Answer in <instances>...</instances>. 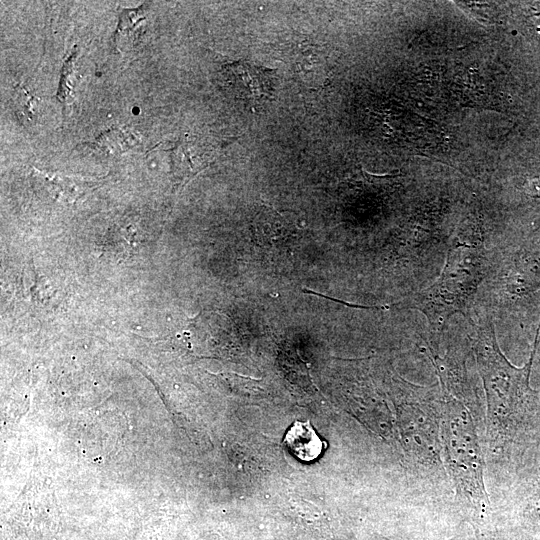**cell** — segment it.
Returning <instances> with one entry per match:
<instances>
[{"instance_id": "4", "label": "cell", "mask_w": 540, "mask_h": 540, "mask_svg": "<svg viewBox=\"0 0 540 540\" xmlns=\"http://www.w3.org/2000/svg\"><path fill=\"white\" fill-rule=\"evenodd\" d=\"M221 76L229 92L253 109L262 107L273 98L275 70L237 60L223 66Z\"/></svg>"}, {"instance_id": "12", "label": "cell", "mask_w": 540, "mask_h": 540, "mask_svg": "<svg viewBox=\"0 0 540 540\" xmlns=\"http://www.w3.org/2000/svg\"><path fill=\"white\" fill-rule=\"evenodd\" d=\"M73 56L74 54H71L69 59L66 60V62L63 65L62 73H61V80L59 83V89H58V98L63 102L67 103L68 98L70 97L71 88L69 82L71 79L76 80L75 71L73 70Z\"/></svg>"}, {"instance_id": "10", "label": "cell", "mask_w": 540, "mask_h": 540, "mask_svg": "<svg viewBox=\"0 0 540 540\" xmlns=\"http://www.w3.org/2000/svg\"><path fill=\"white\" fill-rule=\"evenodd\" d=\"M326 60L324 53L309 47L297 52L294 67L304 80L324 83L328 72Z\"/></svg>"}, {"instance_id": "11", "label": "cell", "mask_w": 540, "mask_h": 540, "mask_svg": "<svg viewBox=\"0 0 540 540\" xmlns=\"http://www.w3.org/2000/svg\"><path fill=\"white\" fill-rule=\"evenodd\" d=\"M14 102L17 114L24 121H32L37 115L38 98L24 85L18 84L15 88Z\"/></svg>"}, {"instance_id": "13", "label": "cell", "mask_w": 540, "mask_h": 540, "mask_svg": "<svg viewBox=\"0 0 540 540\" xmlns=\"http://www.w3.org/2000/svg\"><path fill=\"white\" fill-rule=\"evenodd\" d=\"M452 540H456V539L454 538V539H452Z\"/></svg>"}, {"instance_id": "2", "label": "cell", "mask_w": 540, "mask_h": 540, "mask_svg": "<svg viewBox=\"0 0 540 540\" xmlns=\"http://www.w3.org/2000/svg\"><path fill=\"white\" fill-rule=\"evenodd\" d=\"M488 270L489 256L479 225L467 218L449 241L446 261L438 279L399 302L398 306L417 310L426 317L430 342L437 349L452 315L460 313L473 322L470 310Z\"/></svg>"}, {"instance_id": "7", "label": "cell", "mask_w": 540, "mask_h": 540, "mask_svg": "<svg viewBox=\"0 0 540 540\" xmlns=\"http://www.w3.org/2000/svg\"><path fill=\"white\" fill-rule=\"evenodd\" d=\"M35 178L39 180L45 188L62 201L72 202L86 194L93 187L99 185L98 180L67 177L62 175H49L40 171H35Z\"/></svg>"}, {"instance_id": "6", "label": "cell", "mask_w": 540, "mask_h": 540, "mask_svg": "<svg viewBox=\"0 0 540 540\" xmlns=\"http://www.w3.org/2000/svg\"><path fill=\"white\" fill-rule=\"evenodd\" d=\"M284 443L295 457L305 462L315 460L324 445L308 421H296L287 431Z\"/></svg>"}, {"instance_id": "3", "label": "cell", "mask_w": 540, "mask_h": 540, "mask_svg": "<svg viewBox=\"0 0 540 540\" xmlns=\"http://www.w3.org/2000/svg\"><path fill=\"white\" fill-rule=\"evenodd\" d=\"M440 437L447 470L453 480L456 499L479 523L489 513L484 484V458L474 418L458 401L440 407Z\"/></svg>"}, {"instance_id": "8", "label": "cell", "mask_w": 540, "mask_h": 540, "mask_svg": "<svg viewBox=\"0 0 540 540\" xmlns=\"http://www.w3.org/2000/svg\"><path fill=\"white\" fill-rule=\"evenodd\" d=\"M122 8L119 12V21L114 34V43L119 50L131 49L140 41L145 21L144 8Z\"/></svg>"}, {"instance_id": "9", "label": "cell", "mask_w": 540, "mask_h": 540, "mask_svg": "<svg viewBox=\"0 0 540 540\" xmlns=\"http://www.w3.org/2000/svg\"><path fill=\"white\" fill-rule=\"evenodd\" d=\"M140 144L139 137L128 128H112L99 135L91 147L104 154H122Z\"/></svg>"}, {"instance_id": "1", "label": "cell", "mask_w": 540, "mask_h": 540, "mask_svg": "<svg viewBox=\"0 0 540 540\" xmlns=\"http://www.w3.org/2000/svg\"><path fill=\"white\" fill-rule=\"evenodd\" d=\"M472 326V349L487 400L489 446L514 473L524 476L540 466V397L530 386L540 322L530 358L520 368L502 353L492 321Z\"/></svg>"}, {"instance_id": "5", "label": "cell", "mask_w": 540, "mask_h": 540, "mask_svg": "<svg viewBox=\"0 0 540 540\" xmlns=\"http://www.w3.org/2000/svg\"><path fill=\"white\" fill-rule=\"evenodd\" d=\"M220 143L199 136H188L170 150L172 172L178 184L183 185L207 167L220 149Z\"/></svg>"}]
</instances>
